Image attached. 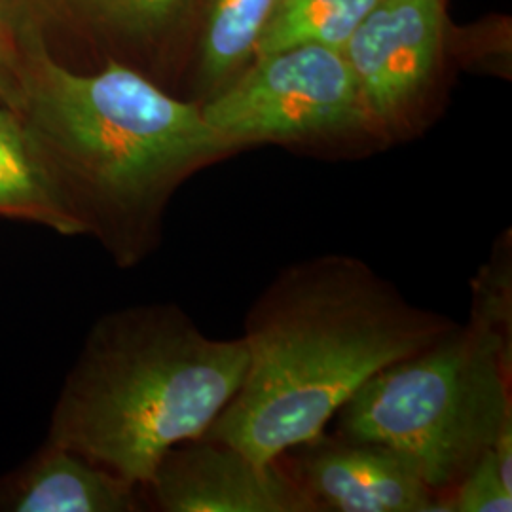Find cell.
Listing matches in <instances>:
<instances>
[{"instance_id":"9c48e42d","label":"cell","mask_w":512,"mask_h":512,"mask_svg":"<svg viewBox=\"0 0 512 512\" xmlns=\"http://www.w3.org/2000/svg\"><path fill=\"white\" fill-rule=\"evenodd\" d=\"M145 503L143 488L52 440L0 476V512H135Z\"/></svg>"},{"instance_id":"2e32d148","label":"cell","mask_w":512,"mask_h":512,"mask_svg":"<svg viewBox=\"0 0 512 512\" xmlns=\"http://www.w3.org/2000/svg\"><path fill=\"white\" fill-rule=\"evenodd\" d=\"M512 488L499 475L494 452L488 450L450 494V512H511Z\"/></svg>"},{"instance_id":"7a4b0ae2","label":"cell","mask_w":512,"mask_h":512,"mask_svg":"<svg viewBox=\"0 0 512 512\" xmlns=\"http://www.w3.org/2000/svg\"><path fill=\"white\" fill-rule=\"evenodd\" d=\"M18 114L78 236L124 270L160 247L179 186L239 150L200 103L112 59L95 73L74 71L46 38L31 52Z\"/></svg>"},{"instance_id":"5b68a950","label":"cell","mask_w":512,"mask_h":512,"mask_svg":"<svg viewBox=\"0 0 512 512\" xmlns=\"http://www.w3.org/2000/svg\"><path fill=\"white\" fill-rule=\"evenodd\" d=\"M211 128L243 148L380 137L342 50L296 46L255 57L202 103Z\"/></svg>"},{"instance_id":"ba28073f","label":"cell","mask_w":512,"mask_h":512,"mask_svg":"<svg viewBox=\"0 0 512 512\" xmlns=\"http://www.w3.org/2000/svg\"><path fill=\"white\" fill-rule=\"evenodd\" d=\"M317 512H450L397 450L323 431L281 456Z\"/></svg>"},{"instance_id":"3957f363","label":"cell","mask_w":512,"mask_h":512,"mask_svg":"<svg viewBox=\"0 0 512 512\" xmlns=\"http://www.w3.org/2000/svg\"><path fill=\"white\" fill-rule=\"evenodd\" d=\"M245 370L241 336L213 338L177 304L109 311L63 382L46 440L145 488L167 450L211 429Z\"/></svg>"},{"instance_id":"8fae6325","label":"cell","mask_w":512,"mask_h":512,"mask_svg":"<svg viewBox=\"0 0 512 512\" xmlns=\"http://www.w3.org/2000/svg\"><path fill=\"white\" fill-rule=\"evenodd\" d=\"M0 219L37 224L61 236H78L21 116L4 105H0Z\"/></svg>"},{"instance_id":"52a82bcc","label":"cell","mask_w":512,"mask_h":512,"mask_svg":"<svg viewBox=\"0 0 512 512\" xmlns=\"http://www.w3.org/2000/svg\"><path fill=\"white\" fill-rule=\"evenodd\" d=\"M143 494L164 512H317L283 459L260 463L205 435L167 450Z\"/></svg>"},{"instance_id":"4fadbf2b","label":"cell","mask_w":512,"mask_h":512,"mask_svg":"<svg viewBox=\"0 0 512 512\" xmlns=\"http://www.w3.org/2000/svg\"><path fill=\"white\" fill-rule=\"evenodd\" d=\"M378 2L380 0H277L256 42L255 57L296 46L344 50L357 25Z\"/></svg>"},{"instance_id":"8992f818","label":"cell","mask_w":512,"mask_h":512,"mask_svg":"<svg viewBox=\"0 0 512 512\" xmlns=\"http://www.w3.org/2000/svg\"><path fill=\"white\" fill-rule=\"evenodd\" d=\"M444 37V0H380L344 55L380 137L414 124L429 93Z\"/></svg>"},{"instance_id":"277c9868","label":"cell","mask_w":512,"mask_h":512,"mask_svg":"<svg viewBox=\"0 0 512 512\" xmlns=\"http://www.w3.org/2000/svg\"><path fill=\"white\" fill-rule=\"evenodd\" d=\"M512 340L475 321L368 378L334 431L403 454L448 497L512 416Z\"/></svg>"},{"instance_id":"5bb4252c","label":"cell","mask_w":512,"mask_h":512,"mask_svg":"<svg viewBox=\"0 0 512 512\" xmlns=\"http://www.w3.org/2000/svg\"><path fill=\"white\" fill-rule=\"evenodd\" d=\"M44 37L25 0H0V105L19 112L31 52Z\"/></svg>"},{"instance_id":"30bf717a","label":"cell","mask_w":512,"mask_h":512,"mask_svg":"<svg viewBox=\"0 0 512 512\" xmlns=\"http://www.w3.org/2000/svg\"><path fill=\"white\" fill-rule=\"evenodd\" d=\"M48 37L69 33L103 46L105 61L160 54L200 0H25Z\"/></svg>"},{"instance_id":"6da1fadb","label":"cell","mask_w":512,"mask_h":512,"mask_svg":"<svg viewBox=\"0 0 512 512\" xmlns=\"http://www.w3.org/2000/svg\"><path fill=\"white\" fill-rule=\"evenodd\" d=\"M456 325L406 300L357 256L293 262L247 311V370L205 437L260 463L275 461L327 431L368 378Z\"/></svg>"},{"instance_id":"7c38bea8","label":"cell","mask_w":512,"mask_h":512,"mask_svg":"<svg viewBox=\"0 0 512 512\" xmlns=\"http://www.w3.org/2000/svg\"><path fill=\"white\" fill-rule=\"evenodd\" d=\"M275 4L277 0H205L196 103L224 90L253 61Z\"/></svg>"},{"instance_id":"9a60e30c","label":"cell","mask_w":512,"mask_h":512,"mask_svg":"<svg viewBox=\"0 0 512 512\" xmlns=\"http://www.w3.org/2000/svg\"><path fill=\"white\" fill-rule=\"evenodd\" d=\"M511 232H505L494 255L473 277L471 321L512 340Z\"/></svg>"}]
</instances>
